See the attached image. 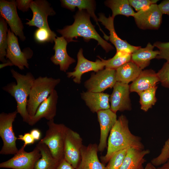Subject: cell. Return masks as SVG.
<instances>
[{
    "label": "cell",
    "mask_w": 169,
    "mask_h": 169,
    "mask_svg": "<svg viewBox=\"0 0 169 169\" xmlns=\"http://www.w3.org/2000/svg\"><path fill=\"white\" fill-rule=\"evenodd\" d=\"M33 55L32 50L28 48L21 51L17 36L9 28L8 32V46L6 49V59H8L13 64L20 70L28 69L29 64L28 59Z\"/></svg>",
    "instance_id": "7"
},
{
    "label": "cell",
    "mask_w": 169,
    "mask_h": 169,
    "mask_svg": "<svg viewBox=\"0 0 169 169\" xmlns=\"http://www.w3.org/2000/svg\"><path fill=\"white\" fill-rule=\"evenodd\" d=\"M58 98L57 92L54 90L40 104L35 115L30 116L28 124L33 126L43 118L49 120L54 119L56 115Z\"/></svg>",
    "instance_id": "16"
},
{
    "label": "cell",
    "mask_w": 169,
    "mask_h": 169,
    "mask_svg": "<svg viewBox=\"0 0 169 169\" xmlns=\"http://www.w3.org/2000/svg\"><path fill=\"white\" fill-rule=\"evenodd\" d=\"M154 46L148 43L145 48L141 47L131 54V61L142 70L148 66L151 60L159 54V50H154Z\"/></svg>",
    "instance_id": "24"
},
{
    "label": "cell",
    "mask_w": 169,
    "mask_h": 169,
    "mask_svg": "<svg viewBox=\"0 0 169 169\" xmlns=\"http://www.w3.org/2000/svg\"><path fill=\"white\" fill-rule=\"evenodd\" d=\"M17 113L16 110L8 113L3 112L0 114V136L3 142L0 151L1 155H14L18 151L16 144L18 138L15 135L13 127Z\"/></svg>",
    "instance_id": "6"
},
{
    "label": "cell",
    "mask_w": 169,
    "mask_h": 169,
    "mask_svg": "<svg viewBox=\"0 0 169 169\" xmlns=\"http://www.w3.org/2000/svg\"><path fill=\"white\" fill-rule=\"evenodd\" d=\"M129 121L125 115L119 116L110 132L106 153L100 157L102 163H107L116 152L125 149L134 148L144 149L140 137L133 134L129 127Z\"/></svg>",
    "instance_id": "1"
},
{
    "label": "cell",
    "mask_w": 169,
    "mask_h": 169,
    "mask_svg": "<svg viewBox=\"0 0 169 169\" xmlns=\"http://www.w3.org/2000/svg\"><path fill=\"white\" fill-rule=\"evenodd\" d=\"M37 145L39 149L41 156L36 162L34 169H56L60 161L53 157L45 144L38 142Z\"/></svg>",
    "instance_id": "27"
},
{
    "label": "cell",
    "mask_w": 169,
    "mask_h": 169,
    "mask_svg": "<svg viewBox=\"0 0 169 169\" xmlns=\"http://www.w3.org/2000/svg\"><path fill=\"white\" fill-rule=\"evenodd\" d=\"M13 65V63L8 59L6 62L0 64V68L1 69L7 66Z\"/></svg>",
    "instance_id": "42"
},
{
    "label": "cell",
    "mask_w": 169,
    "mask_h": 169,
    "mask_svg": "<svg viewBox=\"0 0 169 169\" xmlns=\"http://www.w3.org/2000/svg\"><path fill=\"white\" fill-rule=\"evenodd\" d=\"M150 153L148 149L129 148L120 169H144L145 156Z\"/></svg>",
    "instance_id": "23"
},
{
    "label": "cell",
    "mask_w": 169,
    "mask_h": 169,
    "mask_svg": "<svg viewBox=\"0 0 169 169\" xmlns=\"http://www.w3.org/2000/svg\"><path fill=\"white\" fill-rule=\"evenodd\" d=\"M100 127V137L98 145V151L102 152L107 146V140L109 132L117 120L116 113L110 109L97 113Z\"/></svg>",
    "instance_id": "17"
},
{
    "label": "cell",
    "mask_w": 169,
    "mask_h": 169,
    "mask_svg": "<svg viewBox=\"0 0 169 169\" xmlns=\"http://www.w3.org/2000/svg\"><path fill=\"white\" fill-rule=\"evenodd\" d=\"M153 45L159 49L160 52L156 59H164L166 60V62L169 63V42H163L156 41Z\"/></svg>",
    "instance_id": "34"
},
{
    "label": "cell",
    "mask_w": 169,
    "mask_h": 169,
    "mask_svg": "<svg viewBox=\"0 0 169 169\" xmlns=\"http://www.w3.org/2000/svg\"><path fill=\"white\" fill-rule=\"evenodd\" d=\"M60 79L39 76L34 80L28 100L27 110L29 115H35L40 104L46 99L60 82Z\"/></svg>",
    "instance_id": "4"
},
{
    "label": "cell",
    "mask_w": 169,
    "mask_h": 169,
    "mask_svg": "<svg viewBox=\"0 0 169 169\" xmlns=\"http://www.w3.org/2000/svg\"><path fill=\"white\" fill-rule=\"evenodd\" d=\"M144 169H157V168L150 162L146 164Z\"/></svg>",
    "instance_id": "44"
},
{
    "label": "cell",
    "mask_w": 169,
    "mask_h": 169,
    "mask_svg": "<svg viewBox=\"0 0 169 169\" xmlns=\"http://www.w3.org/2000/svg\"><path fill=\"white\" fill-rule=\"evenodd\" d=\"M81 99L92 113L109 109L110 95L106 93L87 91L81 93Z\"/></svg>",
    "instance_id": "21"
},
{
    "label": "cell",
    "mask_w": 169,
    "mask_h": 169,
    "mask_svg": "<svg viewBox=\"0 0 169 169\" xmlns=\"http://www.w3.org/2000/svg\"><path fill=\"white\" fill-rule=\"evenodd\" d=\"M116 82V70L105 68L95 73H91L84 85L87 91L102 92L108 88H113Z\"/></svg>",
    "instance_id": "9"
},
{
    "label": "cell",
    "mask_w": 169,
    "mask_h": 169,
    "mask_svg": "<svg viewBox=\"0 0 169 169\" xmlns=\"http://www.w3.org/2000/svg\"><path fill=\"white\" fill-rule=\"evenodd\" d=\"M168 160H169V159H168Z\"/></svg>",
    "instance_id": "45"
},
{
    "label": "cell",
    "mask_w": 169,
    "mask_h": 169,
    "mask_svg": "<svg viewBox=\"0 0 169 169\" xmlns=\"http://www.w3.org/2000/svg\"><path fill=\"white\" fill-rule=\"evenodd\" d=\"M83 53V49H80L77 54V63L74 70L66 73L68 77L73 78L74 82L78 84L80 83L81 76L84 73L91 71L97 72L103 69L105 66V59L98 56L100 60L91 61L84 57Z\"/></svg>",
    "instance_id": "13"
},
{
    "label": "cell",
    "mask_w": 169,
    "mask_h": 169,
    "mask_svg": "<svg viewBox=\"0 0 169 169\" xmlns=\"http://www.w3.org/2000/svg\"><path fill=\"white\" fill-rule=\"evenodd\" d=\"M30 8L33 13V17L26 24L29 26L51 29L48 25V17L54 15L55 13L49 2L45 0L33 1Z\"/></svg>",
    "instance_id": "14"
},
{
    "label": "cell",
    "mask_w": 169,
    "mask_h": 169,
    "mask_svg": "<svg viewBox=\"0 0 169 169\" xmlns=\"http://www.w3.org/2000/svg\"><path fill=\"white\" fill-rule=\"evenodd\" d=\"M56 169H74L72 166L64 158L59 164Z\"/></svg>",
    "instance_id": "40"
},
{
    "label": "cell",
    "mask_w": 169,
    "mask_h": 169,
    "mask_svg": "<svg viewBox=\"0 0 169 169\" xmlns=\"http://www.w3.org/2000/svg\"><path fill=\"white\" fill-rule=\"evenodd\" d=\"M60 1L63 7L71 11H74L76 7L78 8L79 10H86L99 27L100 30L104 34L105 38L107 40H109V37L103 31L98 23V18L95 14V1L90 0H62Z\"/></svg>",
    "instance_id": "25"
},
{
    "label": "cell",
    "mask_w": 169,
    "mask_h": 169,
    "mask_svg": "<svg viewBox=\"0 0 169 169\" xmlns=\"http://www.w3.org/2000/svg\"><path fill=\"white\" fill-rule=\"evenodd\" d=\"M157 88L156 85L137 93L140 97L141 109L145 112L148 111L156 102V94Z\"/></svg>",
    "instance_id": "29"
},
{
    "label": "cell",
    "mask_w": 169,
    "mask_h": 169,
    "mask_svg": "<svg viewBox=\"0 0 169 169\" xmlns=\"http://www.w3.org/2000/svg\"><path fill=\"white\" fill-rule=\"evenodd\" d=\"M48 129L44 137L39 143L45 144L53 157L61 161L64 159V149L66 132L67 127L63 124H56L54 119L47 122Z\"/></svg>",
    "instance_id": "5"
},
{
    "label": "cell",
    "mask_w": 169,
    "mask_h": 169,
    "mask_svg": "<svg viewBox=\"0 0 169 169\" xmlns=\"http://www.w3.org/2000/svg\"><path fill=\"white\" fill-rule=\"evenodd\" d=\"M16 1H8L5 0L0 1V13L3 18L9 25L11 31L20 39L24 41L26 37L23 32L24 27L19 17L17 10Z\"/></svg>",
    "instance_id": "10"
},
{
    "label": "cell",
    "mask_w": 169,
    "mask_h": 169,
    "mask_svg": "<svg viewBox=\"0 0 169 169\" xmlns=\"http://www.w3.org/2000/svg\"><path fill=\"white\" fill-rule=\"evenodd\" d=\"M23 145L18 151L10 159L0 164V167L13 169H34L36 162L41 156L37 145L31 151H25Z\"/></svg>",
    "instance_id": "8"
},
{
    "label": "cell",
    "mask_w": 169,
    "mask_h": 169,
    "mask_svg": "<svg viewBox=\"0 0 169 169\" xmlns=\"http://www.w3.org/2000/svg\"><path fill=\"white\" fill-rule=\"evenodd\" d=\"M11 72L17 84L11 83L3 89L14 98L17 103L16 111L22 118L23 121L28 123L31 116L27 110L28 98L35 79L30 72L22 74L13 69H11Z\"/></svg>",
    "instance_id": "3"
},
{
    "label": "cell",
    "mask_w": 169,
    "mask_h": 169,
    "mask_svg": "<svg viewBox=\"0 0 169 169\" xmlns=\"http://www.w3.org/2000/svg\"><path fill=\"white\" fill-rule=\"evenodd\" d=\"M57 37L56 34L54 32L45 28H38L34 34L35 40L39 43H53Z\"/></svg>",
    "instance_id": "32"
},
{
    "label": "cell",
    "mask_w": 169,
    "mask_h": 169,
    "mask_svg": "<svg viewBox=\"0 0 169 169\" xmlns=\"http://www.w3.org/2000/svg\"><path fill=\"white\" fill-rule=\"evenodd\" d=\"M98 151V145L95 143L83 145L81 160L76 169H105V165L99 159Z\"/></svg>",
    "instance_id": "20"
},
{
    "label": "cell",
    "mask_w": 169,
    "mask_h": 169,
    "mask_svg": "<svg viewBox=\"0 0 169 169\" xmlns=\"http://www.w3.org/2000/svg\"><path fill=\"white\" fill-rule=\"evenodd\" d=\"M157 169H169V160L157 168Z\"/></svg>",
    "instance_id": "43"
},
{
    "label": "cell",
    "mask_w": 169,
    "mask_h": 169,
    "mask_svg": "<svg viewBox=\"0 0 169 169\" xmlns=\"http://www.w3.org/2000/svg\"><path fill=\"white\" fill-rule=\"evenodd\" d=\"M90 15L85 10H79L74 16V21L70 25L66 26L57 32L60 34L67 41H77L73 39L78 37H82L85 41L94 39L98 42L106 52L113 49L114 48L110 43L103 39L96 31L95 26L91 23Z\"/></svg>",
    "instance_id": "2"
},
{
    "label": "cell",
    "mask_w": 169,
    "mask_h": 169,
    "mask_svg": "<svg viewBox=\"0 0 169 169\" xmlns=\"http://www.w3.org/2000/svg\"><path fill=\"white\" fill-rule=\"evenodd\" d=\"M98 15L99 18L98 21L101 22L105 28L109 30L110 34L109 40L115 47L116 51L125 50L132 54L141 47V46L132 45L126 41L123 40L119 37L114 28V21L115 18L110 15L108 18H106L105 14L102 13H99Z\"/></svg>",
    "instance_id": "18"
},
{
    "label": "cell",
    "mask_w": 169,
    "mask_h": 169,
    "mask_svg": "<svg viewBox=\"0 0 169 169\" xmlns=\"http://www.w3.org/2000/svg\"><path fill=\"white\" fill-rule=\"evenodd\" d=\"M105 3L111 9L112 16L114 18L118 15L133 17L135 13L128 0H109L105 1Z\"/></svg>",
    "instance_id": "28"
},
{
    "label": "cell",
    "mask_w": 169,
    "mask_h": 169,
    "mask_svg": "<svg viewBox=\"0 0 169 169\" xmlns=\"http://www.w3.org/2000/svg\"><path fill=\"white\" fill-rule=\"evenodd\" d=\"M160 82L157 73L152 69L142 70L136 79L130 85V92H140L156 86Z\"/></svg>",
    "instance_id": "22"
},
{
    "label": "cell",
    "mask_w": 169,
    "mask_h": 169,
    "mask_svg": "<svg viewBox=\"0 0 169 169\" xmlns=\"http://www.w3.org/2000/svg\"><path fill=\"white\" fill-rule=\"evenodd\" d=\"M162 15L158 5L155 4L135 13L133 17L139 28L157 30L161 26Z\"/></svg>",
    "instance_id": "12"
},
{
    "label": "cell",
    "mask_w": 169,
    "mask_h": 169,
    "mask_svg": "<svg viewBox=\"0 0 169 169\" xmlns=\"http://www.w3.org/2000/svg\"><path fill=\"white\" fill-rule=\"evenodd\" d=\"M158 6L162 14L169 16V0H163Z\"/></svg>",
    "instance_id": "39"
},
{
    "label": "cell",
    "mask_w": 169,
    "mask_h": 169,
    "mask_svg": "<svg viewBox=\"0 0 169 169\" xmlns=\"http://www.w3.org/2000/svg\"><path fill=\"white\" fill-rule=\"evenodd\" d=\"M157 74L162 86L169 89V63H164Z\"/></svg>",
    "instance_id": "35"
},
{
    "label": "cell",
    "mask_w": 169,
    "mask_h": 169,
    "mask_svg": "<svg viewBox=\"0 0 169 169\" xmlns=\"http://www.w3.org/2000/svg\"><path fill=\"white\" fill-rule=\"evenodd\" d=\"M131 54L125 50L116 51L113 57L105 60V68L116 70L125 64L131 61Z\"/></svg>",
    "instance_id": "30"
},
{
    "label": "cell",
    "mask_w": 169,
    "mask_h": 169,
    "mask_svg": "<svg viewBox=\"0 0 169 169\" xmlns=\"http://www.w3.org/2000/svg\"><path fill=\"white\" fill-rule=\"evenodd\" d=\"M142 70L131 61L126 63L116 70L117 82L128 84L134 81Z\"/></svg>",
    "instance_id": "26"
},
{
    "label": "cell",
    "mask_w": 169,
    "mask_h": 169,
    "mask_svg": "<svg viewBox=\"0 0 169 169\" xmlns=\"http://www.w3.org/2000/svg\"><path fill=\"white\" fill-rule=\"evenodd\" d=\"M30 133L35 141H38L40 139L41 133L39 129H33L31 130Z\"/></svg>",
    "instance_id": "41"
},
{
    "label": "cell",
    "mask_w": 169,
    "mask_h": 169,
    "mask_svg": "<svg viewBox=\"0 0 169 169\" xmlns=\"http://www.w3.org/2000/svg\"><path fill=\"white\" fill-rule=\"evenodd\" d=\"M128 149L120 150L115 153L111 157L105 169H120L126 155Z\"/></svg>",
    "instance_id": "33"
},
{
    "label": "cell",
    "mask_w": 169,
    "mask_h": 169,
    "mask_svg": "<svg viewBox=\"0 0 169 169\" xmlns=\"http://www.w3.org/2000/svg\"><path fill=\"white\" fill-rule=\"evenodd\" d=\"M33 0H17L16 1L17 8L23 12L27 11L30 8L31 4Z\"/></svg>",
    "instance_id": "37"
},
{
    "label": "cell",
    "mask_w": 169,
    "mask_h": 169,
    "mask_svg": "<svg viewBox=\"0 0 169 169\" xmlns=\"http://www.w3.org/2000/svg\"><path fill=\"white\" fill-rule=\"evenodd\" d=\"M7 23L2 18H0V60L3 63L6 62L5 57L6 55L8 46Z\"/></svg>",
    "instance_id": "31"
},
{
    "label": "cell",
    "mask_w": 169,
    "mask_h": 169,
    "mask_svg": "<svg viewBox=\"0 0 169 169\" xmlns=\"http://www.w3.org/2000/svg\"><path fill=\"white\" fill-rule=\"evenodd\" d=\"M54 42L53 49L55 54L50 60L54 64L59 65L61 71L66 72L70 65L75 62V60L68 55L66 49L68 43L63 37H57Z\"/></svg>",
    "instance_id": "19"
},
{
    "label": "cell",
    "mask_w": 169,
    "mask_h": 169,
    "mask_svg": "<svg viewBox=\"0 0 169 169\" xmlns=\"http://www.w3.org/2000/svg\"><path fill=\"white\" fill-rule=\"evenodd\" d=\"M130 6L138 12L152 4H156L158 0H128Z\"/></svg>",
    "instance_id": "36"
},
{
    "label": "cell",
    "mask_w": 169,
    "mask_h": 169,
    "mask_svg": "<svg viewBox=\"0 0 169 169\" xmlns=\"http://www.w3.org/2000/svg\"><path fill=\"white\" fill-rule=\"evenodd\" d=\"M18 139L23 141L24 142L23 145L25 147L28 145L34 144L35 141L30 133H26L23 135H18Z\"/></svg>",
    "instance_id": "38"
},
{
    "label": "cell",
    "mask_w": 169,
    "mask_h": 169,
    "mask_svg": "<svg viewBox=\"0 0 169 169\" xmlns=\"http://www.w3.org/2000/svg\"><path fill=\"white\" fill-rule=\"evenodd\" d=\"M82 139L77 132L67 127L65 134L64 158L76 169L81 159Z\"/></svg>",
    "instance_id": "11"
},
{
    "label": "cell",
    "mask_w": 169,
    "mask_h": 169,
    "mask_svg": "<svg viewBox=\"0 0 169 169\" xmlns=\"http://www.w3.org/2000/svg\"><path fill=\"white\" fill-rule=\"evenodd\" d=\"M109 97L110 109L116 113L117 111L122 112L131 110L130 98V86L128 84L116 82Z\"/></svg>",
    "instance_id": "15"
}]
</instances>
